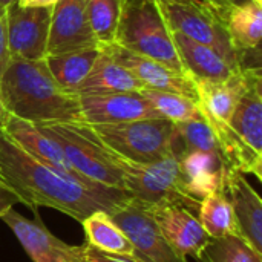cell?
<instances>
[{
    "label": "cell",
    "mask_w": 262,
    "mask_h": 262,
    "mask_svg": "<svg viewBox=\"0 0 262 262\" xmlns=\"http://www.w3.org/2000/svg\"><path fill=\"white\" fill-rule=\"evenodd\" d=\"M198 220L210 238H223L230 235L239 236L232 206L221 190L201 198Z\"/></svg>",
    "instance_id": "obj_26"
},
{
    "label": "cell",
    "mask_w": 262,
    "mask_h": 262,
    "mask_svg": "<svg viewBox=\"0 0 262 262\" xmlns=\"http://www.w3.org/2000/svg\"><path fill=\"white\" fill-rule=\"evenodd\" d=\"M0 183L32 212H37L38 207H49L80 223L91 213L109 212L129 198L121 189L88 184L40 163L20 149L2 129Z\"/></svg>",
    "instance_id": "obj_1"
},
{
    "label": "cell",
    "mask_w": 262,
    "mask_h": 262,
    "mask_svg": "<svg viewBox=\"0 0 262 262\" xmlns=\"http://www.w3.org/2000/svg\"><path fill=\"white\" fill-rule=\"evenodd\" d=\"M2 130L20 149H23L28 155L38 160L40 163H43L61 173H66L78 181H83L88 184H98V183L83 178L78 172H75V169L66 160L60 146L52 138H49L46 134H43L37 124L21 120V118H17L14 115H9Z\"/></svg>",
    "instance_id": "obj_19"
},
{
    "label": "cell",
    "mask_w": 262,
    "mask_h": 262,
    "mask_svg": "<svg viewBox=\"0 0 262 262\" xmlns=\"http://www.w3.org/2000/svg\"><path fill=\"white\" fill-rule=\"evenodd\" d=\"M218 2L223 5H243V3H247L250 0H218Z\"/></svg>",
    "instance_id": "obj_35"
},
{
    "label": "cell",
    "mask_w": 262,
    "mask_h": 262,
    "mask_svg": "<svg viewBox=\"0 0 262 262\" xmlns=\"http://www.w3.org/2000/svg\"><path fill=\"white\" fill-rule=\"evenodd\" d=\"M160 11L164 17L167 28L178 32L193 41L218 51L230 64L239 66V57L233 49L224 21L221 18V9L206 3H177L170 0H157Z\"/></svg>",
    "instance_id": "obj_8"
},
{
    "label": "cell",
    "mask_w": 262,
    "mask_h": 262,
    "mask_svg": "<svg viewBox=\"0 0 262 262\" xmlns=\"http://www.w3.org/2000/svg\"><path fill=\"white\" fill-rule=\"evenodd\" d=\"M51 11L52 6H20L17 2L6 8L8 46L11 58L45 60Z\"/></svg>",
    "instance_id": "obj_11"
},
{
    "label": "cell",
    "mask_w": 262,
    "mask_h": 262,
    "mask_svg": "<svg viewBox=\"0 0 262 262\" xmlns=\"http://www.w3.org/2000/svg\"><path fill=\"white\" fill-rule=\"evenodd\" d=\"M180 167L187 195L201 200L209 193L221 190L224 177L221 155L190 150L180 158Z\"/></svg>",
    "instance_id": "obj_21"
},
{
    "label": "cell",
    "mask_w": 262,
    "mask_h": 262,
    "mask_svg": "<svg viewBox=\"0 0 262 262\" xmlns=\"http://www.w3.org/2000/svg\"><path fill=\"white\" fill-rule=\"evenodd\" d=\"M115 157L123 172V190L127 196L147 204L178 201L187 204L198 213L201 200L186 193L180 160L173 154L149 164H138L118 155Z\"/></svg>",
    "instance_id": "obj_7"
},
{
    "label": "cell",
    "mask_w": 262,
    "mask_h": 262,
    "mask_svg": "<svg viewBox=\"0 0 262 262\" xmlns=\"http://www.w3.org/2000/svg\"><path fill=\"white\" fill-rule=\"evenodd\" d=\"M143 89L141 83L132 75L129 69L112 60L103 49L91 69L89 75L78 86L77 95L91 94H114V92H129Z\"/></svg>",
    "instance_id": "obj_22"
},
{
    "label": "cell",
    "mask_w": 262,
    "mask_h": 262,
    "mask_svg": "<svg viewBox=\"0 0 262 262\" xmlns=\"http://www.w3.org/2000/svg\"><path fill=\"white\" fill-rule=\"evenodd\" d=\"M200 150L209 154H220L216 137L209 123L201 117L175 123V137L172 143V154L180 160L186 152Z\"/></svg>",
    "instance_id": "obj_25"
},
{
    "label": "cell",
    "mask_w": 262,
    "mask_h": 262,
    "mask_svg": "<svg viewBox=\"0 0 262 262\" xmlns=\"http://www.w3.org/2000/svg\"><path fill=\"white\" fill-rule=\"evenodd\" d=\"M203 2L207 3V5H210V6H213V8H223V6H226V5L220 3L218 0H203Z\"/></svg>",
    "instance_id": "obj_36"
},
{
    "label": "cell",
    "mask_w": 262,
    "mask_h": 262,
    "mask_svg": "<svg viewBox=\"0 0 262 262\" xmlns=\"http://www.w3.org/2000/svg\"><path fill=\"white\" fill-rule=\"evenodd\" d=\"M195 259L198 262H262V256L241 236L230 235L210 238Z\"/></svg>",
    "instance_id": "obj_28"
},
{
    "label": "cell",
    "mask_w": 262,
    "mask_h": 262,
    "mask_svg": "<svg viewBox=\"0 0 262 262\" xmlns=\"http://www.w3.org/2000/svg\"><path fill=\"white\" fill-rule=\"evenodd\" d=\"M123 0H86V15L100 48L115 43Z\"/></svg>",
    "instance_id": "obj_27"
},
{
    "label": "cell",
    "mask_w": 262,
    "mask_h": 262,
    "mask_svg": "<svg viewBox=\"0 0 262 262\" xmlns=\"http://www.w3.org/2000/svg\"><path fill=\"white\" fill-rule=\"evenodd\" d=\"M34 215L29 220L14 207L0 215V220L11 229L32 262H84L83 244L71 246L61 241L48 230L38 212H34Z\"/></svg>",
    "instance_id": "obj_10"
},
{
    "label": "cell",
    "mask_w": 262,
    "mask_h": 262,
    "mask_svg": "<svg viewBox=\"0 0 262 262\" xmlns=\"http://www.w3.org/2000/svg\"><path fill=\"white\" fill-rule=\"evenodd\" d=\"M101 54V48H88L64 54L46 55L45 63L55 81L69 94L77 95L78 86L89 75L95 61Z\"/></svg>",
    "instance_id": "obj_23"
},
{
    "label": "cell",
    "mask_w": 262,
    "mask_h": 262,
    "mask_svg": "<svg viewBox=\"0 0 262 262\" xmlns=\"http://www.w3.org/2000/svg\"><path fill=\"white\" fill-rule=\"evenodd\" d=\"M37 126L60 146L69 164L83 178L123 190V172L117 157L97 138L91 126L83 123H49Z\"/></svg>",
    "instance_id": "obj_5"
},
{
    "label": "cell",
    "mask_w": 262,
    "mask_h": 262,
    "mask_svg": "<svg viewBox=\"0 0 262 262\" xmlns=\"http://www.w3.org/2000/svg\"><path fill=\"white\" fill-rule=\"evenodd\" d=\"M258 2H262V0H258Z\"/></svg>",
    "instance_id": "obj_39"
},
{
    "label": "cell",
    "mask_w": 262,
    "mask_h": 262,
    "mask_svg": "<svg viewBox=\"0 0 262 262\" xmlns=\"http://www.w3.org/2000/svg\"><path fill=\"white\" fill-rule=\"evenodd\" d=\"M9 46H8V25H6V11L0 9V78L9 63Z\"/></svg>",
    "instance_id": "obj_31"
},
{
    "label": "cell",
    "mask_w": 262,
    "mask_h": 262,
    "mask_svg": "<svg viewBox=\"0 0 262 262\" xmlns=\"http://www.w3.org/2000/svg\"><path fill=\"white\" fill-rule=\"evenodd\" d=\"M14 2H17V0H0V9H2V11H6V8H8L11 3H14Z\"/></svg>",
    "instance_id": "obj_37"
},
{
    "label": "cell",
    "mask_w": 262,
    "mask_h": 262,
    "mask_svg": "<svg viewBox=\"0 0 262 262\" xmlns=\"http://www.w3.org/2000/svg\"><path fill=\"white\" fill-rule=\"evenodd\" d=\"M83 124H117L161 118L140 91L78 95Z\"/></svg>",
    "instance_id": "obj_12"
},
{
    "label": "cell",
    "mask_w": 262,
    "mask_h": 262,
    "mask_svg": "<svg viewBox=\"0 0 262 262\" xmlns=\"http://www.w3.org/2000/svg\"><path fill=\"white\" fill-rule=\"evenodd\" d=\"M84 250V262H138L132 258H126V256H118V255H111V253H104L89 244H83Z\"/></svg>",
    "instance_id": "obj_30"
},
{
    "label": "cell",
    "mask_w": 262,
    "mask_h": 262,
    "mask_svg": "<svg viewBox=\"0 0 262 262\" xmlns=\"http://www.w3.org/2000/svg\"><path fill=\"white\" fill-rule=\"evenodd\" d=\"M81 226L86 236V244L104 253L135 259L130 241L106 210H97L91 213L81 221Z\"/></svg>",
    "instance_id": "obj_24"
},
{
    "label": "cell",
    "mask_w": 262,
    "mask_h": 262,
    "mask_svg": "<svg viewBox=\"0 0 262 262\" xmlns=\"http://www.w3.org/2000/svg\"><path fill=\"white\" fill-rule=\"evenodd\" d=\"M91 129L111 152L132 163L149 164L172 154L175 123L166 118L94 124Z\"/></svg>",
    "instance_id": "obj_6"
},
{
    "label": "cell",
    "mask_w": 262,
    "mask_h": 262,
    "mask_svg": "<svg viewBox=\"0 0 262 262\" xmlns=\"http://www.w3.org/2000/svg\"><path fill=\"white\" fill-rule=\"evenodd\" d=\"M15 204H20L18 196L14 195L3 183H0V215H3L8 209L14 207Z\"/></svg>",
    "instance_id": "obj_32"
},
{
    "label": "cell",
    "mask_w": 262,
    "mask_h": 262,
    "mask_svg": "<svg viewBox=\"0 0 262 262\" xmlns=\"http://www.w3.org/2000/svg\"><path fill=\"white\" fill-rule=\"evenodd\" d=\"M170 2H177V3H193V5L204 3L203 0H170ZM206 5H207V3H206Z\"/></svg>",
    "instance_id": "obj_38"
},
{
    "label": "cell",
    "mask_w": 262,
    "mask_h": 262,
    "mask_svg": "<svg viewBox=\"0 0 262 262\" xmlns=\"http://www.w3.org/2000/svg\"><path fill=\"white\" fill-rule=\"evenodd\" d=\"M149 209L169 244L181 256L196 258L209 243L210 236L203 229L198 213L187 204L167 201L149 204Z\"/></svg>",
    "instance_id": "obj_13"
},
{
    "label": "cell",
    "mask_w": 262,
    "mask_h": 262,
    "mask_svg": "<svg viewBox=\"0 0 262 262\" xmlns=\"http://www.w3.org/2000/svg\"><path fill=\"white\" fill-rule=\"evenodd\" d=\"M221 192L229 200L238 235L262 256V200L244 173L224 167Z\"/></svg>",
    "instance_id": "obj_15"
},
{
    "label": "cell",
    "mask_w": 262,
    "mask_h": 262,
    "mask_svg": "<svg viewBox=\"0 0 262 262\" xmlns=\"http://www.w3.org/2000/svg\"><path fill=\"white\" fill-rule=\"evenodd\" d=\"M140 92L147 98L161 118L172 123H181L200 115L196 103L186 95L155 89H140Z\"/></svg>",
    "instance_id": "obj_29"
},
{
    "label": "cell",
    "mask_w": 262,
    "mask_h": 262,
    "mask_svg": "<svg viewBox=\"0 0 262 262\" xmlns=\"http://www.w3.org/2000/svg\"><path fill=\"white\" fill-rule=\"evenodd\" d=\"M8 117H9V112L6 111V107L3 106L2 98H0V129H3V126H5V123H6V120H8Z\"/></svg>",
    "instance_id": "obj_34"
},
{
    "label": "cell",
    "mask_w": 262,
    "mask_h": 262,
    "mask_svg": "<svg viewBox=\"0 0 262 262\" xmlns=\"http://www.w3.org/2000/svg\"><path fill=\"white\" fill-rule=\"evenodd\" d=\"M0 98L9 115L34 124L83 123L78 95L55 81L45 60L11 58L0 78Z\"/></svg>",
    "instance_id": "obj_2"
},
{
    "label": "cell",
    "mask_w": 262,
    "mask_h": 262,
    "mask_svg": "<svg viewBox=\"0 0 262 262\" xmlns=\"http://www.w3.org/2000/svg\"><path fill=\"white\" fill-rule=\"evenodd\" d=\"M112 60L124 66L141 83L143 89H155L166 92H177L196 101V91L193 81L183 72L173 71L152 58L130 52L118 45L101 48Z\"/></svg>",
    "instance_id": "obj_16"
},
{
    "label": "cell",
    "mask_w": 262,
    "mask_h": 262,
    "mask_svg": "<svg viewBox=\"0 0 262 262\" xmlns=\"http://www.w3.org/2000/svg\"><path fill=\"white\" fill-rule=\"evenodd\" d=\"M107 213L130 241L138 262H187L169 244L147 203L129 196Z\"/></svg>",
    "instance_id": "obj_9"
},
{
    "label": "cell",
    "mask_w": 262,
    "mask_h": 262,
    "mask_svg": "<svg viewBox=\"0 0 262 262\" xmlns=\"http://www.w3.org/2000/svg\"><path fill=\"white\" fill-rule=\"evenodd\" d=\"M115 45L184 74L157 0H123Z\"/></svg>",
    "instance_id": "obj_4"
},
{
    "label": "cell",
    "mask_w": 262,
    "mask_h": 262,
    "mask_svg": "<svg viewBox=\"0 0 262 262\" xmlns=\"http://www.w3.org/2000/svg\"><path fill=\"white\" fill-rule=\"evenodd\" d=\"M57 0H17L20 6H46L51 8Z\"/></svg>",
    "instance_id": "obj_33"
},
{
    "label": "cell",
    "mask_w": 262,
    "mask_h": 262,
    "mask_svg": "<svg viewBox=\"0 0 262 262\" xmlns=\"http://www.w3.org/2000/svg\"><path fill=\"white\" fill-rule=\"evenodd\" d=\"M246 86L229 126L215 134L224 167L262 180V71L244 68Z\"/></svg>",
    "instance_id": "obj_3"
},
{
    "label": "cell",
    "mask_w": 262,
    "mask_h": 262,
    "mask_svg": "<svg viewBox=\"0 0 262 262\" xmlns=\"http://www.w3.org/2000/svg\"><path fill=\"white\" fill-rule=\"evenodd\" d=\"M221 18L239 57V66H255L261 61L262 2L250 0L243 5H226Z\"/></svg>",
    "instance_id": "obj_17"
},
{
    "label": "cell",
    "mask_w": 262,
    "mask_h": 262,
    "mask_svg": "<svg viewBox=\"0 0 262 262\" xmlns=\"http://www.w3.org/2000/svg\"><path fill=\"white\" fill-rule=\"evenodd\" d=\"M196 106L213 134L229 126L230 117L246 86V71L238 69L223 81H195Z\"/></svg>",
    "instance_id": "obj_18"
},
{
    "label": "cell",
    "mask_w": 262,
    "mask_h": 262,
    "mask_svg": "<svg viewBox=\"0 0 262 262\" xmlns=\"http://www.w3.org/2000/svg\"><path fill=\"white\" fill-rule=\"evenodd\" d=\"M172 32V40L183 64L184 74L195 81H223L233 75L238 66L230 64L218 51L203 43L193 41L178 32Z\"/></svg>",
    "instance_id": "obj_20"
},
{
    "label": "cell",
    "mask_w": 262,
    "mask_h": 262,
    "mask_svg": "<svg viewBox=\"0 0 262 262\" xmlns=\"http://www.w3.org/2000/svg\"><path fill=\"white\" fill-rule=\"evenodd\" d=\"M97 46L86 15V0H57L51 11L46 55Z\"/></svg>",
    "instance_id": "obj_14"
}]
</instances>
